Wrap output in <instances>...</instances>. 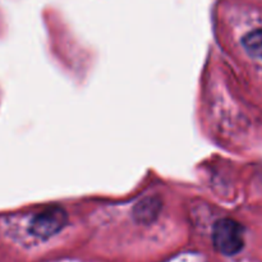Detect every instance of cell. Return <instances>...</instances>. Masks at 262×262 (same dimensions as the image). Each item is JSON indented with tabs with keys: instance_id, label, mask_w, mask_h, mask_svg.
<instances>
[{
	"instance_id": "obj_1",
	"label": "cell",
	"mask_w": 262,
	"mask_h": 262,
	"mask_svg": "<svg viewBox=\"0 0 262 262\" xmlns=\"http://www.w3.org/2000/svg\"><path fill=\"white\" fill-rule=\"evenodd\" d=\"M212 243L223 255H237L245 247V229L233 219L217 220L212 229Z\"/></svg>"
},
{
	"instance_id": "obj_2",
	"label": "cell",
	"mask_w": 262,
	"mask_h": 262,
	"mask_svg": "<svg viewBox=\"0 0 262 262\" xmlns=\"http://www.w3.org/2000/svg\"><path fill=\"white\" fill-rule=\"evenodd\" d=\"M66 211L60 207H50L32 219L30 225L31 234L40 239H48L58 234L67 224Z\"/></svg>"
},
{
	"instance_id": "obj_3",
	"label": "cell",
	"mask_w": 262,
	"mask_h": 262,
	"mask_svg": "<svg viewBox=\"0 0 262 262\" xmlns=\"http://www.w3.org/2000/svg\"><path fill=\"white\" fill-rule=\"evenodd\" d=\"M159 210H160V202L154 199H146L135 207V217L137 222L148 224L158 216Z\"/></svg>"
},
{
	"instance_id": "obj_4",
	"label": "cell",
	"mask_w": 262,
	"mask_h": 262,
	"mask_svg": "<svg viewBox=\"0 0 262 262\" xmlns=\"http://www.w3.org/2000/svg\"><path fill=\"white\" fill-rule=\"evenodd\" d=\"M243 48L252 58L261 59L262 60V28H257L243 37Z\"/></svg>"
}]
</instances>
